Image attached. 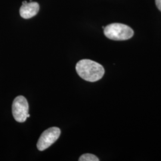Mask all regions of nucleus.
<instances>
[{
  "label": "nucleus",
  "mask_w": 161,
  "mask_h": 161,
  "mask_svg": "<svg viewBox=\"0 0 161 161\" xmlns=\"http://www.w3.org/2000/svg\"><path fill=\"white\" fill-rule=\"evenodd\" d=\"M156 5L161 12V0H155Z\"/></svg>",
  "instance_id": "0eeeda50"
},
{
  "label": "nucleus",
  "mask_w": 161,
  "mask_h": 161,
  "mask_svg": "<svg viewBox=\"0 0 161 161\" xmlns=\"http://www.w3.org/2000/svg\"><path fill=\"white\" fill-rule=\"evenodd\" d=\"M60 133V130L58 127H51L45 130L41 134L37 142L38 149L43 151L48 148L57 141Z\"/></svg>",
  "instance_id": "20e7f679"
},
{
  "label": "nucleus",
  "mask_w": 161,
  "mask_h": 161,
  "mask_svg": "<svg viewBox=\"0 0 161 161\" xmlns=\"http://www.w3.org/2000/svg\"><path fill=\"white\" fill-rule=\"evenodd\" d=\"M80 161H98L99 159L96 156L90 153L84 154L80 156L79 158Z\"/></svg>",
  "instance_id": "423d86ee"
},
{
  "label": "nucleus",
  "mask_w": 161,
  "mask_h": 161,
  "mask_svg": "<svg viewBox=\"0 0 161 161\" xmlns=\"http://www.w3.org/2000/svg\"><path fill=\"white\" fill-rule=\"evenodd\" d=\"M40 10V6L36 2H28L23 4L20 8V14L23 19H28L36 15Z\"/></svg>",
  "instance_id": "39448f33"
},
{
  "label": "nucleus",
  "mask_w": 161,
  "mask_h": 161,
  "mask_svg": "<svg viewBox=\"0 0 161 161\" xmlns=\"http://www.w3.org/2000/svg\"><path fill=\"white\" fill-rule=\"evenodd\" d=\"M76 70L81 78L92 82L100 80L104 74L102 65L89 59L79 61L76 65Z\"/></svg>",
  "instance_id": "f257e3e1"
},
{
  "label": "nucleus",
  "mask_w": 161,
  "mask_h": 161,
  "mask_svg": "<svg viewBox=\"0 0 161 161\" xmlns=\"http://www.w3.org/2000/svg\"><path fill=\"white\" fill-rule=\"evenodd\" d=\"M12 114L14 119L19 122H24L29 114V104L26 98L19 96L14 98L12 104Z\"/></svg>",
  "instance_id": "7ed1b4c3"
},
{
  "label": "nucleus",
  "mask_w": 161,
  "mask_h": 161,
  "mask_svg": "<svg viewBox=\"0 0 161 161\" xmlns=\"http://www.w3.org/2000/svg\"><path fill=\"white\" fill-rule=\"evenodd\" d=\"M104 34L110 40H127L132 38L134 31L130 26L122 23H112L104 28Z\"/></svg>",
  "instance_id": "f03ea898"
}]
</instances>
